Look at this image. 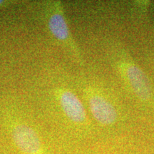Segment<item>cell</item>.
<instances>
[{
    "mask_svg": "<svg viewBox=\"0 0 154 154\" xmlns=\"http://www.w3.org/2000/svg\"><path fill=\"white\" fill-rule=\"evenodd\" d=\"M148 61H149V64L151 65L152 70L154 72V54H150L148 57Z\"/></svg>",
    "mask_w": 154,
    "mask_h": 154,
    "instance_id": "cell-5",
    "label": "cell"
},
{
    "mask_svg": "<svg viewBox=\"0 0 154 154\" xmlns=\"http://www.w3.org/2000/svg\"><path fill=\"white\" fill-rule=\"evenodd\" d=\"M79 84L86 106L98 126L113 128L123 121L126 111L109 85L101 81L86 79L80 80Z\"/></svg>",
    "mask_w": 154,
    "mask_h": 154,
    "instance_id": "cell-2",
    "label": "cell"
},
{
    "mask_svg": "<svg viewBox=\"0 0 154 154\" xmlns=\"http://www.w3.org/2000/svg\"><path fill=\"white\" fill-rule=\"evenodd\" d=\"M104 48L109 64L127 92L143 109L154 111V86L147 74L119 42L109 38Z\"/></svg>",
    "mask_w": 154,
    "mask_h": 154,
    "instance_id": "cell-1",
    "label": "cell"
},
{
    "mask_svg": "<svg viewBox=\"0 0 154 154\" xmlns=\"http://www.w3.org/2000/svg\"><path fill=\"white\" fill-rule=\"evenodd\" d=\"M47 9L46 21L48 29L52 37L79 63H82V54L71 33L65 17L63 5L59 1L51 2Z\"/></svg>",
    "mask_w": 154,
    "mask_h": 154,
    "instance_id": "cell-3",
    "label": "cell"
},
{
    "mask_svg": "<svg viewBox=\"0 0 154 154\" xmlns=\"http://www.w3.org/2000/svg\"><path fill=\"white\" fill-rule=\"evenodd\" d=\"M57 100L67 124L76 131L88 132L90 124L87 111L76 91L67 86L59 87L57 91Z\"/></svg>",
    "mask_w": 154,
    "mask_h": 154,
    "instance_id": "cell-4",
    "label": "cell"
},
{
    "mask_svg": "<svg viewBox=\"0 0 154 154\" xmlns=\"http://www.w3.org/2000/svg\"><path fill=\"white\" fill-rule=\"evenodd\" d=\"M5 3H6L5 1H2V0H0V7H2L3 5H5Z\"/></svg>",
    "mask_w": 154,
    "mask_h": 154,
    "instance_id": "cell-6",
    "label": "cell"
}]
</instances>
